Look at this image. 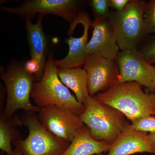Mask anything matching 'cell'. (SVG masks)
<instances>
[{
	"label": "cell",
	"instance_id": "1",
	"mask_svg": "<svg viewBox=\"0 0 155 155\" xmlns=\"http://www.w3.org/2000/svg\"><path fill=\"white\" fill-rule=\"evenodd\" d=\"M95 96L100 102L120 111L131 122L155 116V94L145 92L142 86L134 81L116 84Z\"/></svg>",
	"mask_w": 155,
	"mask_h": 155
},
{
	"label": "cell",
	"instance_id": "2",
	"mask_svg": "<svg viewBox=\"0 0 155 155\" xmlns=\"http://www.w3.org/2000/svg\"><path fill=\"white\" fill-rule=\"evenodd\" d=\"M84 105V110L79 116L95 140L113 144L130 124L120 111L100 102L95 96L89 95Z\"/></svg>",
	"mask_w": 155,
	"mask_h": 155
},
{
	"label": "cell",
	"instance_id": "3",
	"mask_svg": "<svg viewBox=\"0 0 155 155\" xmlns=\"http://www.w3.org/2000/svg\"><path fill=\"white\" fill-rule=\"evenodd\" d=\"M57 71L55 60L53 54H51L48 56L43 77L35 83L31 97L39 108L62 106L80 116L84 110V105L79 103L62 83Z\"/></svg>",
	"mask_w": 155,
	"mask_h": 155
},
{
	"label": "cell",
	"instance_id": "4",
	"mask_svg": "<svg viewBox=\"0 0 155 155\" xmlns=\"http://www.w3.org/2000/svg\"><path fill=\"white\" fill-rule=\"evenodd\" d=\"M0 76L5 85L7 98L3 114L6 118H13L17 110L39 112L41 108L34 106L30 100L35 75L26 69L25 64L12 62L6 70L1 68Z\"/></svg>",
	"mask_w": 155,
	"mask_h": 155
},
{
	"label": "cell",
	"instance_id": "5",
	"mask_svg": "<svg viewBox=\"0 0 155 155\" xmlns=\"http://www.w3.org/2000/svg\"><path fill=\"white\" fill-rule=\"evenodd\" d=\"M147 5L144 0H130L123 11L111 12L109 19L121 51L137 50L146 38L144 14Z\"/></svg>",
	"mask_w": 155,
	"mask_h": 155
},
{
	"label": "cell",
	"instance_id": "6",
	"mask_svg": "<svg viewBox=\"0 0 155 155\" xmlns=\"http://www.w3.org/2000/svg\"><path fill=\"white\" fill-rule=\"evenodd\" d=\"M20 121L21 125L28 127V136L12 143L22 155H62L71 143L51 133L40 122L35 112H26Z\"/></svg>",
	"mask_w": 155,
	"mask_h": 155
},
{
	"label": "cell",
	"instance_id": "7",
	"mask_svg": "<svg viewBox=\"0 0 155 155\" xmlns=\"http://www.w3.org/2000/svg\"><path fill=\"white\" fill-rule=\"evenodd\" d=\"M82 3L78 0H26L16 8L4 6L2 9L25 19H31L37 14H54L62 17L70 25L81 11Z\"/></svg>",
	"mask_w": 155,
	"mask_h": 155
},
{
	"label": "cell",
	"instance_id": "8",
	"mask_svg": "<svg viewBox=\"0 0 155 155\" xmlns=\"http://www.w3.org/2000/svg\"><path fill=\"white\" fill-rule=\"evenodd\" d=\"M38 118L51 133L69 143L84 126L79 116L62 106L52 105L41 108Z\"/></svg>",
	"mask_w": 155,
	"mask_h": 155
},
{
	"label": "cell",
	"instance_id": "9",
	"mask_svg": "<svg viewBox=\"0 0 155 155\" xmlns=\"http://www.w3.org/2000/svg\"><path fill=\"white\" fill-rule=\"evenodd\" d=\"M115 61L119 69L117 84L134 81L150 91L155 67L147 62L137 50L121 51Z\"/></svg>",
	"mask_w": 155,
	"mask_h": 155
},
{
	"label": "cell",
	"instance_id": "10",
	"mask_svg": "<svg viewBox=\"0 0 155 155\" xmlns=\"http://www.w3.org/2000/svg\"><path fill=\"white\" fill-rule=\"evenodd\" d=\"M87 74V88L91 96L117 84L119 69L115 60L89 55L84 65Z\"/></svg>",
	"mask_w": 155,
	"mask_h": 155
},
{
	"label": "cell",
	"instance_id": "11",
	"mask_svg": "<svg viewBox=\"0 0 155 155\" xmlns=\"http://www.w3.org/2000/svg\"><path fill=\"white\" fill-rule=\"evenodd\" d=\"M92 22L86 11L82 10L78 14L75 22L69 26L68 34L71 35L76 26L81 24L84 28L83 34L80 37L71 36L66 39L69 47V52L63 59L55 60V64L58 68H81L84 66L89 56L87 49L89 29Z\"/></svg>",
	"mask_w": 155,
	"mask_h": 155
},
{
	"label": "cell",
	"instance_id": "12",
	"mask_svg": "<svg viewBox=\"0 0 155 155\" xmlns=\"http://www.w3.org/2000/svg\"><path fill=\"white\" fill-rule=\"evenodd\" d=\"M91 28H93V32L87 45L89 55L116 60L120 48L109 19H94Z\"/></svg>",
	"mask_w": 155,
	"mask_h": 155
},
{
	"label": "cell",
	"instance_id": "13",
	"mask_svg": "<svg viewBox=\"0 0 155 155\" xmlns=\"http://www.w3.org/2000/svg\"><path fill=\"white\" fill-rule=\"evenodd\" d=\"M44 16L43 14H39L37 22L35 24H33L30 19H25V27L30 49V61L36 67V72L35 75L37 81L41 80L46 63L47 41L42 23Z\"/></svg>",
	"mask_w": 155,
	"mask_h": 155
},
{
	"label": "cell",
	"instance_id": "14",
	"mask_svg": "<svg viewBox=\"0 0 155 155\" xmlns=\"http://www.w3.org/2000/svg\"><path fill=\"white\" fill-rule=\"evenodd\" d=\"M149 153L155 155V143L146 132L127 129L112 144L107 155H130Z\"/></svg>",
	"mask_w": 155,
	"mask_h": 155
},
{
	"label": "cell",
	"instance_id": "15",
	"mask_svg": "<svg viewBox=\"0 0 155 155\" xmlns=\"http://www.w3.org/2000/svg\"><path fill=\"white\" fill-rule=\"evenodd\" d=\"M112 144L97 140L92 137L86 125L78 132L67 150L62 155H96L110 151Z\"/></svg>",
	"mask_w": 155,
	"mask_h": 155
},
{
	"label": "cell",
	"instance_id": "16",
	"mask_svg": "<svg viewBox=\"0 0 155 155\" xmlns=\"http://www.w3.org/2000/svg\"><path fill=\"white\" fill-rule=\"evenodd\" d=\"M57 72L62 83L74 92L79 103L84 104L89 95L86 70L81 68H58Z\"/></svg>",
	"mask_w": 155,
	"mask_h": 155
},
{
	"label": "cell",
	"instance_id": "17",
	"mask_svg": "<svg viewBox=\"0 0 155 155\" xmlns=\"http://www.w3.org/2000/svg\"><path fill=\"white\" fill-rule=\"evenodd\" d=\"M1 111L0 116V149L7 155H14L12 144L14 140L20 139L21 136L16 129L17 126H21L20 119L16 117L13 119L6 118Z\"/></svg>",
	"mask_w": 155,
	"mask_h": 155
},
{
	"label": "cell",
	"instance_id": "18",
	"mask_svg": "<svg viewBox=\"0 0 155 155\" xmlns=\"http://www.w3.org/2000/svg\"><path fill=\"white\" fill-rule=\"evenodd\" d=\"M128 127L137 131L155 133V116L150 115L136 119L131 122Z\"/></svg>",
	"mask_w": 155,
	"mask_h": 155
},
{
	"label": "cell",
	"instance_id": "19",
	"mask_svg": "<svg viewBox=\"0 0 155 155\" xmlns=\"http://www.w3.org/2000/svg\"><path fill=\"white\" fill-rule=\"evenodd\" d=\"M89 3L94 19H109L111 13L109 0H91Z\"/></svg>",
	"mask_w": 155,
	"mask_h": 155
},
{
	"label": "cell",
	"instance_id": "20",
	"mask_svg": "<svg viewBox=\"0 0 155 155\" xmlns=\"http://www.w3.org/2000/svg\"><path fill=\"white\" fill-rule=\"evenodd\" d=\"M145 26L147 34L155 35V0L147 3L144 14Z\"/></svg>",
	"mask_w": 155,
	"mask_h": 155
},
{
	"label": "cell",
	"instance_id": "21",
	"mask_svg": "<svg viewBox=\"0 0 155 155\" xmlns=\"http://www.w3.org/2000/svg\"><path fill=\"white\" fill-rule=\"evenodd\" d=\"M143 58L152 64L155 63V35L145 41L144 44L137 49Z\"/></svg>",
	"mask_w": 155,
	"mask_h": 155
},
{
	"label": "cell",
	"instance_id": "22",
	"mask_svg": "<svg viewBox=\"0 0 155 155\" xmlns=\"http://www.w3.org/2000/svg\"><path fill=\"white\" fill-rule=\"evenodd\" d=\"M110 7L117 12H121L125 9L130 0H109Z\"/></svg>",
	"mask_w": 155,
	"mask_h": 155
},
{
	"label": "cell",
	"instance_id": "23",
	"mask_svg": "<svg viewBox=\"0 0 155 155\" xmlns=\"http://www.w3.org/2000/svg\"><path fill=\"white\" fill-rule=\"evenodd\" d=\"M155 91V67L154 69V74L151 86L150 89V91Z\"/></svg>",
	"mask_w": 155,
	"mask_h": 155
},
{
	"label": "cell",
	"instance_id": "24",
	"mask_svg": "<svg viewBox=\"0 0 155 155\" xmlns=\"http://www.w3.org/2000/svg\"><path fill=\"white\" fill-rule=\"evenodd\" d=\"M148 136L151 141L155 143V133L149 134Z\"/></svg>",
	"mask_w": 155,
	"mask_h": 155
},
{
	"label": "cell",
	"instance_id": "25",
	"mask_svg": "<svg viewBox=\"0 0 155 155\" xmlns=\"http://www.w3.org/2000/svg\"><path fill=\"white\" fill-rule=\"evenodd\" d=\"M14 155H22L21 153H20V152H19V151L16 148H15V149L14 150Z\"/></svg>",
	"mask_w": 155,
	"mask_h": 155
},
{
	"label": "cell",
	"instance_id": "26",
	"mask_svg": "<svg viewBox=\"0 0 155 155\" xmlns=\"http://www.w3.org/2000/svg\"><path fill=\"white\" fill-rule=\"evenodd\" d=\"M0 155H7L4 152L1 151V153H0Z\"/></svg>",
	"mask_w": 155,
	"mask_h": 155
},
{
	"label": "cell",
	"instance_id": "27",
	"mask_svg": "<svg viewBox=\"0 0 155 155\" xmlns=\"http://www.w3.org/2000/svg\"><path fill=\"white\" fill-rule=\"evenodd\" d=\"M102 155V154H97V155Z\"/></svg>",
	"mask_w": 155,
	"mask_h": 155
}]
</instances>
